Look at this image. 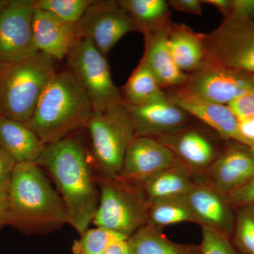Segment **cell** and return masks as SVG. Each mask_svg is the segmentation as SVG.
Wrapping results in <instances>:
<instances>
[{
	"mask_svg": "<svg viewBox=\"0 0 254 254\" xmlns=\"http://www.w3.org/2000/svg\"><path fill=\"white\" fill-rule=\"evenodd\" d=\"M37 164L55 182L66 207L68 224L82 235L93 221L99 203L98 181L83 142L69 136L47 144Z\"/></svg>",
	"mask_w": 254,
	"mask_h": 254,
	"instance_id": "1",
	"label": "cell"
},
{
	"mask_svg": "<svg viewBox=\"0 0 254 254\" xmlns=\"http://www.w3.org/2000/svg\"><path fill=\"white\" fill-rule=\"evenodd\" d=\"M64 224H68L66 207L41 167L16 164L8 194L6 225L28 235H42Z\"/></svg>",
	"mask_w": 254,
	"mask_h": 254,
	"instance_id": "2",
	"label": "cell"
},
{
	"mask_svg": "<svg viewBox=\"0 0 254 254\" xmlns=\"http://www.w3.org/2000/svg\"><path fill=\"white\" fill-rule=\"evenodd\" d=\"M93 113L86 91L68 69L55 73L26 125L50 144L86 127Z\"/></svg>",
	"mask_w": 254,
	"mask_h": 254,
	"instance_id": "3",
	"label": "cell"
},
{
	"mask_svg": "<svg viewBox=\"0 0 254 254\" xmlns=\"http://www.w3.org/2000/svg\"><path fill=\"white\" fill-rule=\"evenodd\" d=\"M55 60L44 53L0 62L1 115L27 123L38 100L57 73Z\"/></svg>",
	"mask_w": 254,
	"mask_h": 254,
	"instance_id": "4",
	"label": "cell"
},
{
	"mask_svg": "<svg viewBox=\"0 0 254 254\" xmlns=\"http://www.w3.org/2000/svg\"><path fill=\"white\" fill-rule=\"evenodd\" d=\"M86 128L91 138L96 176L119 177L127 148L136 136L125 103L93 112Z\"/></svg>",
	"mask_w": 254,
	"mask_h": 254,
	"instance_id": "5",
	"label": "cell"
},
{
	"mask_svg": "<svg viewBox=\"0 0 254 254\" xmlns=\"http://www.w3.org/2000/svg\"><path fill=\"white\" fill-rule=\"evenodd\" d=\"M96 178L99 203L92 222L128 240L148 223L149 202L139 184L125 181L119 177Z\"/></svg>",
	"mask_w": 254,
	"mask_h": 254,
	"instance_id": "6",
	"label": "cell"
},
{
	"mask_svg": "<svg viewBox=\"0 0 254 254\" xmlns=\"http://www.w3.org/2000/svg\"><path fill=\"white\" fill-rule=\"evenodd\" d=\"M204 64L254 75V19L224 18L218 28L205 34Z\"/></svg>",
	"mask_w": 254,
	"mask_h": 254,
	"instance_id": "7",
	"label": "cell"
},
{
	"mask_svg": "<svg viewBox=\"0 0 254 254\" xmlns=\"http://www.w3.org/2000/svg\"><path fill=\"white\" fill-rule=\"evenodd\" d=\"M66 59L68 70L86 91L93 112L125 103L122 92L112 79L106 56L91 40L81 38Z\"/></svg>",
	"mask_w": 254,
	"mask_h": 254,
	"instance_id": "8",
	"label": "cell"
},
{
	"mask_svg": "<svg viewBox=\"0 0 254 254\" xmlns=\"http://www.w3.org/2000/svg\"><path fill=\"white\" fill-rule=\"evenodd\" d=\"M155 139L171 150L178 162L190 172L195 180L204 177L221 154L227 142L195 119L176 133Z\"/></svg>",
	"mask_w": 254,
	"mask_h": 254,
	"instance_id": "9",
	"label": "cell"
},
{
	"mask_svg": "<svg viewBox=\"0 0 254 254\" xmlns=\"http://www.w3.org/2000/svg\"><path fill=\"white\" fill-rule=\"evenodd\" d=\"M77 26L81 38L91 40L105 56L124 36L137 31L133 18L115 0H93Z\"/></svg>",
	"mask_w": 254,
	"mask_h": 254,
	"instance_id": "10",
	"label": "cell"
},
{
	"mask_svg": "<svg viewBox=\"0 0 254 254\" xmlns=\"http://www.w3.org/2000/svg\"><path fill=\"white\" fill-rule=\"evenodd\" d=\"M34 0H11L0 11V62L32 58L40 53L33 33Z\"/></svg>",
	"mask_w": 254,
	"mask_h": 254,
	"instance_id": "11",
	"label": "cell"
},
{
	"mask_svg": "<svg viewBox=\"0 0 254 254\" xmlns=\"http://www.w3.org/2000/svg\"><path fill=\"white\" fill-rule=\"evenodd\" d=\"M163 91L169 100L210 127L225 141L237 142L254 150V145L242 134L238 119L228 105L202 99L180 86Z\"/></svg>",
	"mask_w": 254,
	"mask_h": 254,
	"instance_id": "12",
	"label": "cell"
},
{
	"mask_svg": "<svg viewBox=\"0 0 254 254\" xmlns=\"http://www.w3.org/2000/svg\"><path fill=\"white\" fill-rule=\"evenodd\" d=\"M180 87L202 99L226 105L254 90L250 76L207 64Z\"/></svg>",
	"mask_w": 254,
	"mask_h": 254,
	"instance_id": "13",
	"label": "cell"
},
{
	"mask_svg": "<svg viewBox=\"0 0 254 254\" xmlns=\"http://www.w3.org/2000/svg\"><path fill=\"white\" fill-rule=\"evenodd\" d=\"M125 105L136 136L161 138L176 133L194 120L190 114L168 98L138 106L127 103Z\"/></svg>",
	"mask_w": 254,
	"mask_h": 254,
	"instance_id": "14",
	"label": "cell"
},
{
	"mask_svg": "<svg viewBox=\"0 0 254 254\" xmlns=\"http://www.w3.org/2000/svg\"><path fill=\"white\" fill-rule=\"evenodd\" d=\"M177 162L171 150L158 140L136 136L127 148L119 177L131 183L141 184Z\"/></svg>",
	"mask_w": 254,
	"mask_h": 254,
	"instance_id": "15",
	"label": "cell"
},
{
	"mask_svg": "<svg viewBox=\"0 0 254 254\" xmlns=\"http://www.w3.org/2000/svg\"><path fill=\"white\" fill-rule=\"evenodd\" d=\"M254 173V150L247 145L227 141L221 154L199 180L227 195Z\"/></svg>",
	"mask_w": 254,
	"mask_h": 254,
	"instance_id": "16",
	"label": "cell"
},
{
	"mask_svg": "<svg viewBox=\"0 0 254 254\" xmlns=\"http://www.w3.org/2000/svg\"><path fill=\"white\" fill-rule=\"evenodd\" d=\"M185 198L198 225L213 229L231 238L235 226V209L226 195L202 180H195Z\"/></svg>",
	"mask_w": 254,
	"mask_h": 254,
	"instance_id": "17",
	"label": "cell"
},
{
	"mask_svg": "<svg viewBox=\"0 0 254 254\" xmlns=\"http://www.w3.org/2000/svg\"><path fill=\"white\" fill-rule=\"evenodd\" d=\"M33 33L38 51L55 60L66 58L81 39L77 25L64 22L36 8L33 17Z\"/></svg>",
	"mask_w": 254,
	"mask_h": 254,
	"instance_id": "18",
	"label": "cell"
},
{
	"mask_svg": "<svg viewBox=\"0 0 254 254\" xmlns=\"http://www.w3.org/2000/svg\"><path fill=\"white\" fill-rule=\"evenodd\" d=\"M171 25V24H170ZM170 26L143 35L145 51L143 58L163 90L185 84L190 75L180 71L169 49L168 34Z\"/></svg>",
	"mask_w": 254,
	"mask_h": 254,
	"instance_id": "19",
	"label": "cell"
},
{
	"mask_svg": "<svg viewBox=\"0 0 254 254\" xmlns=\"http://www.w3.org/2000/svg\"><path fill=\"white\" fill-rule=\"evenodd\" d=\"M169 49L180 71L190 75L205 63V34L184 23L172 22L168 34Z\"/></svg>",
	"mask_w": 254,
	"mask_h": 254,
	"instance_id": "20",
	"label": "cell"
},
{
	"mask_svg": "<svg viewBox=\"0 0 254 254\" xmlns=\"http://www.w3.org/2000/svg\"><path fill=\"white\" fill-rule=\"evenodd\" d=\"M45 146L26 124L0 116V148L16 164L37 163Z\"/></svg>",
	"mask_w": 254,
	"mask_h": 254,
	"instance_id": "21",
	"label": "cell"
},
{
	"mask_svg": "<svg viewBox=\"0 0 254 254\" xmlns=\"http://www.w3.org/2000/svg\"><path fill=\"white\" fill-rule=\"evenodd\" d=\"M195 184L193 175L182 163L173 165L149 177L139 184L148 202L184 196Z\"/></svg>",
	"mask_w": 254,
	"mask_h": 254,
	"instance_id": "22",
	"label": "cell"
},
{
	"mask_svg": "<svg viewBox=\"0 0 254 254\" xmlns=\"http://www.w3.org/2000/svg\"><path fill=\"white\" fill-rule=\"evenodd\" d=\"M128 254H200L199 245L172 242L162 229L145 225L127 240Z\"/></svg>",
	"mask_w": 254,
	"mask_h": 254,
	"instance_id": "23",
	"label": "cell"
},
{
	"mask_svg": "<svg viewBox=\"0 0 254 254\" xmlns=\"http://www.w3.org/2000/svg\"><path fill=\"white\" fill-rule=\"evenodd\" d=\"M131 16L137 31L142 34L159 31L171 24V11L165 0H118Z\"/></svg>",
	"mask_w": 254,
	"mask_h": 254,
	"instance_id": "24",
	"label": "cell"
},
{
	"mask_svg": "<svg viewBox=\"0 0 254 254\" xmlns=\"http://www.w3.org/2000/svg\"><path fill=\"white\" fill-rule=\"evenodd\" d=\"M122 95L125 103L134 106L148 104L167 98L143 58L140 60L138 66L123 86Z\"/></svg>",
	"mask_w": 254,
	"mask_h": 254,
	"instance_id": "25",
	"label": "cell"
},
{
	"mask_svg": "<svg viewBox=\"0 0 254 254\" xmlns=\"http://www.w3.org/2000/svg\"><path fill=\"white\" fill-rule=\"evenodd\" d=\"M182 222L198 224L185 195L150 202L148 213V225L163 227Z\"/></svg>",
	"mask_w": 254,
	"mask_h": 254,
	"instance_id": "26",
	"label": "cell"
},
{
	"mask_svg": "<svg viewBox=\"0 0 254 254\" xmlns=\"http://www.w3.org/2000/svg\"><path fill=\"white\" fill-rule=\"evenodd\" d=\"M231 240L242 254H254V203L235 208Z\"/></svg>",
	"mask_w": 254,
	"mask_h": 254,
	"instance_id": "27",
	"label": "cell"
},
{
	"mask_svg": "<svg viewBox=\"0 0 254 254\" xmlns=\"http://www.w3.org/2000/svg\"><path fill=\"white\" fill-rule=\"evenodd\" d=\"M121 240L127 238L103 227L88 229L73 243V254H103L110 246Z\"/></svg>",
	"mask_w": 254,
	"mask_h": 254,
	"instance_id": "28",
	"label": "cell"
},
{
	"mask_svg": "<svg viewBox=\"0 0 254 254\" xmlns=\"http://www.w3.org/2000/svg\"><path fill=\"white\" fill-rule=\"evenodd\" d=\"M93 2V0H34V6L61 21L77 25Z\"/></svg>",
	"mask_w": 254,
	"mask_h": 254,
	"instance_id": "29",
	"label": "cell"
},
{
	"mask_svg": "<svg viewBox=\"0 0 254 254\" xmlns=\"http://www.w3.org/2000/svg\"><path fill=\"white\" fill-rule=\"evenodd\" d=\"M201 227L200 254H242L233 245L230 237L210 227Z\"/></svg>",
	"mask_w": 254,
	"mask_h": 254,
	"instance_id": "30",
	"label": "cell"
},
{
	"mask_svg": "<svg viewBox=\"0 0 254 254\" xmlns=\"http://www.w3.org/2000/svg\"><path fill=\"white\" fill-rule=\"evenodd\" d=\"M219 11L224 18L240 17L254 19V0H225Z\"/></svg>",
	"mask_w": 254,
	"mask_h": 254,
	"instance_id": "31",
	"label": "cell"
},
{
	"mask_svg": "<svg viewBox=\"0 0 254 254\" xmlns=\"http://www.w3.org/2000/svg\"><path fill=\"white\" fill-rule=\"evenodd\" d=\"M234 208L254 203V173L240 187L226 195Z\"/></svg>",
	"mask_w": 254,
	"mask_h": 254,
	"instance_id": "32",
	"label": "cell"
},
{
	"mask_svg": "<svg viewBox=\"0 0 254 254\" xmlns=\"http://www.w3.org/2000/svg\"><path fill=\"white\" fill-rule=\"evenodd\" d=\"M16 163L0 148V197L8 198L11 177Z\"/></svg>",
	"mask_w": 254,
	"mask_h": 254,
	"instance_id": "33",
	"label": "cell"
},
{
	"mask_svg": "<svg viewBox=\"0 0 254 254\" xmlns=\"http://www.w3.org/2000/svg\"><path fill=\"white\" fill-rule=\"evenodd\" d=\"M228 106L238 120L254 118V90L234 100Z\"/></svg>",
	"mask_w": 254,
	"mask_h": 254,
	"instance_id": "34",
	"label": "cell"
},
{
	"mask_svg": "<svg viewBox=\"0 0 254 254\" xmlns=\"http://www.w3.org/2000/svg\"><path fill=\"white\" fill-rule=\"evenodd\" d=\"M169 6L180 12L201 16L203 14L202 0H170Z\"/></svg>",
	"mask_w": 254,
	"mask_h": 254,
	"instance_id": "35",
	"label": "cell"
},
{
	"mask_svg": "<svg viewBox=\"0 0 254 254\" xmlns=\"http://www.w3.org/2000/svg\"><path fill=\"white\" fill-rule=\"evenodd\" d=\"M103 254H128L127 240L118 241L110 246Z\"/></svg>",
	"mask_w": 254,
	"mask_h": 254,
	"instance_id": "36",
	"label": "cell"
},
{
	"mask_svg": "<svg viewBox=\"0 0 254 254\" xmlns=\"http://www.w3.org/2000/svg\"><path fill=\"white\" fill-rule=\"evenodd\" d=\"M7 214V198L0 197V228L6 225Z\"/></svg>",
	"mask_w": 254,
	"mask_h": 254,
	"instance_id": "37",
	"label": "cell"
},
{
	"mask_svg": "<svg viewBox=\"0 0 254 254\" xmlns=\"http://www.w3.org/2000/svg\"><path fill=\"white\" fill-rule=\"evenodd\" d=\"M10 1L11 0H0V11L4 9L9 4Z\"/></svg>",
	"mask_w": 254,
	"mask_h": 254,
	"instance_id": "38",
	"label": "cell"
},
{
	"mask_svg": "<svg viewBox=\"0 0 254 254\" xmlns=\"http://www.w3.org/2000/svg\"><path fill=\"white\" fill-rule=\"evenodd\" d=\"M251 81H252V83H253L254 86V75H252V76H250Z\"/></svg>",
	"mask_w": 254,
	"mask_h": 254,
	"instance_id": "39",
	"label": "cell"
},
{
	"mask_svg": "<svg viewBox=\"0 0 254 254\" xmlns=\"http://www.w3.org/2000/svg\"><path fill=\"white\" fill-rule=\"evenodd\" d=\"M0 116H1V110H0Z\"/></svg>",
	"mask_w": 254,
	"mask_h": 254,
	"instance_id": "40",
	"label": "cell"
}]
</instances>
